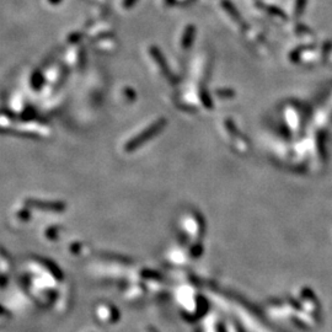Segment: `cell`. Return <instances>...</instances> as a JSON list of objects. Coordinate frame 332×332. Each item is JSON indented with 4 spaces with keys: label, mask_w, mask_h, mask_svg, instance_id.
I'll return each mask as SVG.
<instances>
[{
    "label": "cell",
    "mask_w": 332,
    "mask_h": 332,
    "mask_svg": "<svg viewBox=\"0 0 332 332\" xmlns=\"http://www.w3.org/2000/svg\"><path fill=\"white\" fill-rule=\"evenodd\" d=\"M193 36H194V27L190 26L189 29L186 30V32H185L184 37H182V40H184L182 41V43H184L185 48H187L192 42H193Z\"/></svg>",
    "instance_id": "1"
},
{
    "label": "cell",
    "mask_w": 332,
    "mask_h": 332,
    "mask_svg": "<svg viewBox=\"0 0 332 332\" xmlns=\"http://www.w3.org/2000/svg\"><path fill=\"white\" fill-rule=\"evenodd\" d=\"M304 5H305V0H298V5H297V14H299V11L301 13L303 10Z\"/></svg>",
    "instance_id": "2"
},
{
    "label": "cell",
    "mask_w": 332,
    "mask_h": 332,
    "mask_svg": "<svg viewBox=\"0 0 332 332\" xmlns=\"http://www.w3.org/2000/svg\"><path fill=\"white\" fill-rule=\"evenodd\" d=\"M134 1H136V0H126V1H125V6H126V8H129V6L132 5V4L134 3Z\"/></svg>",
    "instance_id": "3"
}]
</instances>
